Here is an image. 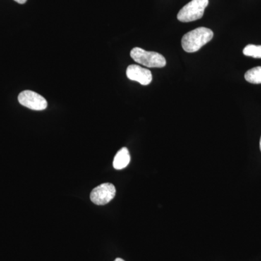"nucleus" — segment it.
Segmentation results:
<instances>
[{
    "label": "nucleus",
    "instance_id": "9b49d317",
    "mask_svg": "<svg viewBox=\"0 0 261 261\" xmlns=\"http://www.w3.org/2000/svg\"><path fill=\"white\" fill-rule=\"evenodd\" d=\"M114 261H125V260H123V259L119 258V257H118V258H116V260H115Z\"/></svg>",
    "mask_w": 261,
    "mask_h": 261
},
{
    "label": "nucleus",
    "instance_id": "9d476101",
    "mask_svg": "<svg viewBox=\"0 0 261 261\" xmlns=\"http://www.w3.org/2000/svg\"><path fill=\"white\" fill-rule=\"evenodd\" d=\"M14 1L19 3V4H25V3H27V0H14Z\"/></svg>",
    "mask_w": 261,
    "mask_h": 261
},
{
    "label": "nucleus",
    "instance_id": "20e7f679",
    "mask_svg": "<svg viewBox=\"0 0 261 261\" xmlns=\"http://www.w3.org/2000/svg\"><path fill=\"white\" fill-rule=\"evenodd\" d=\"M116 187L113 184L105 183L92 190L90 199L95 205H104L109 203L116 196Z\"/></svg>",
    "mask_w": 261,
    "mask_h": 261
},
{
    "label": "nucleus",
    "instance_id": "f257e3e1",
    "mask_svg": "<svg viewBox=\"0 0 261 261\" xmlns=\"http://www.w3.org/2000/svg\"><path fill=\"white\" fill-rule=\"evenodd\" d=\"M214 37V32L210 29L199 27L187 33L181 39V46L187 53H195L210 42Z\"/></svg>",
    "mask_w": 261,
    "mask_h": 261
},
{
    "label": "nucleus",
    "instance_id": "423d86ee",
    "mask_svg": "<svg viewBox=\"0 0 261 261\" xmlns=\"http://www.w3.org/2000/svg\"><path fill=\"white\" fill-rule=\"evenodd\" d=\"M126 75L130 80L139 82L144 86L149 85L152 80L150 70L137 65H129L126 69Z\"/></svg>",
    "mask_w": 261,
    "mask_h": 261
},
{
    "label": "nucleus",
    "instance_id": "7ed1b4c3",
    "mask_svg": "<svg viewBox=\"0 0 261 261\" xmlns=\"http://www.w3.org/2000/svg\"><path fill=\"white\" fill-rule=\"evenodd\" d=\"M209 0H192L179 10L177 18L183 23L195 21L203 16Z\"/></svg>",
    "mask_w": 261,
    "mask_h": 261
},
{
    "label": "nucleus",
    "instance_id": "f03ea898",
    "mask_svg": "<svg viewBox=\"0 0 261 261\" xmlns=\"http://www.w3.org/2000/svg\"><path fill=\"white\" fill-rule=\"evenodd\" d=\"M130 56L137 63L147 68H163L166 61L164 57L155 51H148L140 47H135L130 51Z\"/></svg>",
    "mask_w": 261,
    "mask_h": 261
},
{
    "label": "nucleus",
    "instance_id": "1a4fd4ad",
    "mask_svg": "<svg viewBox=\"0 0 261 261\" xmlns=\"http://www.w3.org/2000/svg\"><path fill=\"white\" fill-rule=\"evenodd\" d=\"M243 54L254 58H261V45L248 44L243 49Z\"/></svg>",
    "mask_w": 261,
    "mask_h": 261
},
{
    "label": "nucleus",
    "instance_id": "f8f14e48",
    "mask_svg": "<svg viewBox=\"0 0 261 261\" xmlns=\"http://www.w3.org/2000/svg\"><path fill=\"white\" fill-rule=\"evenodd\" d=\"M260 149L261 151V137H260Z\"/></svg>",
    "mask_w": 261,
    "mask_h": 261
},
{
    "label": "nucleus",
    "instance_id": "0eeeda50",
    "mask_svg": "<svg viewBox=\"0 0 261 261\" xmlns=\"http://www.w3.org/2000/svg\"><path fill=\"white\" fill-rule=\"evenodd\" d=\"M130 157L128 149L123 147L117 152L113 160V167L117 170L123 169L129 164Z\"/></svg>",
    "mask_w": 261,
    "mask_h": 261
},
{
    "label": "nucleus",
    "instance_id": "39448f33",
    "mask_svg": "<svg viewBox=\"0 0 261 261\" xmlns=\"http://www.w3.org/2000/svg\"><path fill=\"white\" fill-rule=\"evenodd\" d=\"M18 102L21 106L34 111H43L47 108L45 98L33 91L25 90L18 95Z\"/></svg>",
    "mask_w": 261,
    "mask_h": 261
},
{
    "label": "nucleus",
    "instance_id": "6e6552de",
    "mask_svg": "<svg viewBox=\"0 0 261 261\" xmlns=\"http://www.w3.org/2000/svg\"><path fill=\"white\" fill-rule=\"evenodd\" d=\"M245 79L249 83L261 84V67H255L247 70L245 74Z\"/></svg>",
    "mask_w": 261,
    "mask_h": 261
}]
</instances>
